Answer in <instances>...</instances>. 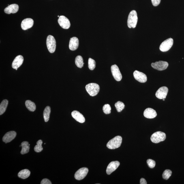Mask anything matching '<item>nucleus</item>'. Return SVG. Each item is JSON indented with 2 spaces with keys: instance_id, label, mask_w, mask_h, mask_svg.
<instances>
[{
  "instance_id": "bb28decb",
  "label": "nucleus",
  "mask_w": 184,
  "mask_h": 184,
  "mask_svg": "<svg viewBox=\"0 0 184 184\" xmlns=\"http://www.w3.org/2000/svg\"><path fill=\"white\" fill-rule=\"evenodd\" d=\"M43 143L42 141L39 140L37 142V145L34 147V151L37 153H40L42 151L43 149L42 145Z\"/></svg>"
},
{
  "instance_id": "f03ea898",
  "label": "nucleus",
  "mask_w": 184,
  "mask_h": 184,
  "mask_svg": "<svg viewBox=\"0 0 184 184\" xmlns=\"http://www.w3.org/2000/svg\"><path fill=\"white\" fill-rule=\"evenodd\" d=\"M138 18L136 11L132 10L129 13V15L128 19H127V26L128 27L131 28H135L138 22Z\"/></svg>"
},
{
  "instance_id": "473e14b6",
  "label": "nucleus",
  "mask_w": 184,
  "mask_h": 184,
  "mask_svg": "<svg viewBox=\"0 0 184 184\" xmlns=\"http://www.w3.org/2000/svg\"><path fill=\"white\" fill-rule=\"evenodd\" d=\"M161 0H151L152 4L154 6H157L161 2Z\"/></svg>"
},
{
  "instance_id": "9b49d317",
  "label": "nucleus",
  "mask_w": 184,
  "mask_h": 184,
  "mask_svg": "<svg viewBox=\"0 0 184 184\" xmlns=\"http://www.w3.org/2000/svg\"><path fill=\"white\" fill-rule=\"evenodd\" d=\"M168 91V87L166 86H163L157 90L155 93L156 97L159 99H166Z\"/></svg>"
},
{
  "instance_id": "7ed1b4c3",
  "label": "nucleus",
  "mask_w": 184,
  "mask_h": 184,
  "mask_svg": "<svg viewBox=\"0 0 184 184\" xmlns=\"http://www.w3.org/2000/svg\"><path fill=\"white\" fill-rule=\"evenodd\" d=\"M85 88L88 93L92 97L97 95L100 89L99 85L94 83L88 84L86 85Z\"/></svg>"
},
{
  "instance_id": "cd10ccee",
  "label": "nucleus",
  "mask_w": 184,
  "mask_h": 184,
  "mask_svg": "<svg viewBox=\"0 0 184 184\" xmlns=\"http://www.w3.org/2000/svg\"><path fill=\"white\" fill-rule=\"evenodd\" d=\"M114 106H115L116 110L118 112H121L125 107V104L123 102L119 101L116 102L114 105Z\"/></svg>"
},
{
  "instance_id": "b1692460",
  "label": "nucleus",
  "mask_w": 184,
  "mask_h": 184,
  "mask_svg": "<svg viewBox=\"0 0 184 184\" xmlns=\"http://www.w3.org/2000/svg\"><path fill=\"white\" fill-rule=\"evenodd\" d=\"M8 101L4 99L0 104V115H1L5 112L8 105Z\"/></svg>"
},
{
  "instance_id": "4c0bfd02",
  "label": "nucleus",
  "mask_w": 184,
  "mask_h": 184,
  "mask_svg": "<svg viewBox=\"0 0 184 184\" xmlns=\"http://www.w3.org/2000/svg\"><path fill=\"white\" fill-rule=\"evenodd\" d=\"M58 17H59V16H58Z\"/></svg>"
},
{
  "instance_id": "20e7f679",
  "label": "nucleus",
  "mask_w": 184,
  "mask_h": 184,
  "mask_svg": "<svg viewBox=\"0 0 184 184\" xmlns=\"http://www.w3.org/2000/svg\"><path fill=\"white\" fill-rule=\"evenodd\" d=\"M166 138V134L164 132L158 131L152 134L151 139L153 143L157 144L163 141Z\"/></svg>"
},
{
  "instance_id": "e433bc0d",
  "label": "nucleus",
  "mask_w": 184,
  "mask_h": 184,
  "mask_svg": "<svg viewBox=\"0 0 184 184\" xmlns=\"http://www.w3.org/2000/svg\"><path fill=\"white\" fill-rule=\"evenodd\" d=\"M16 69V70H17L18 69Z\"/></svg>"
},
{
  "instance_id": "a211bd4d",
  "label": "nucleus",
  "mask_w": 184,
  "mask_h": 184,
  "mask_svg": "<svg viewBox=\"0 0 184 184\" xmlns=\"http://www.w3.org/2000/svg\"><path fill=\"white\" fill-rule=\"evenodd\" d=\"M24 58L22 55H18L15 58L12 63V67L14 69H18L23 63Z\"/></svg>"
},
{
  "instance_id": "c9c22d12",
  "label": "nucleus",
  "mask_w": 184,
  "mask_h": 184,
  "mask_svg": "<svg viewBox=\"0 0 184 184\" xmlns=\"http://www.w3.org/2000/svg\"><path fill=\"white\" fill-rule=\"evenodd\" d=\"M165 99H163V101H165Z\"/></svg>"
},
{
  "instance_id": "4be33fe9",
  "label": "nucleus",
  "mask_w": 184,
  "mask_h": 184,
  "mask_svg": "<svg viewBox=\"0 0 184 184\" xmlns=\"http://www.w3.org/2000/svg\"><path fill=\"white\" fill-rule=\"evenodd\" d=\"M31 174V172L29 170L25 169L22 170L18 174L19 177L22 178V179H25L29 177Z\"/></svg>"
},
{
  "instance_id": "9d476101",
  "label": "nucleus",
  "mask_w": 184,
  "mask_h": 184,
  "mask_svg": "<svg viewBox=\"0 0 184 184\" xmlns=\"http://www.w3.org/2000/svg\"><path fill=\"white\" fill-rule=\"evenodd\" d=\"M58 22L61 27L65 29H68L70 27V22L66 17L61 16H59Z\"/></svg>"
},
{
  "instance_id": "6e6552de",
  "label": "nucleus",
  "mask_w": 184,
  "mask_h": 184,
  "mask_svg": "<svg viewBox=\"0 0 184 184\" xmlns=\"http://www.w3.org/2000/svg\"><path fill=\"white\" fill-rule=\"evenodd\" d=\"M89 172V169L86 168H83L80 169L75 174V179L78 181H80L85 178Z\"/></svg>"
},
{
  "instance_id": "2f4dec72",
  "label": "nucleus",
  "mask_w": 184,
  "mask_h": 184,
  "mask_svg": "<svg viewBox=\"0 0 184 184\" xmlns=\"http://www.w3.org/2000/svg\"><path fill=\"white\" fill-rule=\"evenodd\" d=\"M147 164L148 166L150 168H155V162L154 160L153 159H147Z\"/></svg>"
},
{
  "instance_id": "2eb2a0df",
  "label": "nucleus",
  "mask_w": 184,
  "mask_h": 184,
  "mask_svg": "<svg viewBox=\"0 0 184 184\" xmlns=\"http://www.w3.org/2000/svg\"><path fill=\"white\" fill-rule=\"evenodd\" d=\"M16 136V133L14 131H11L7 132L3 136V140L5 143L10 142L14 139Z\"/></svg>"
},
{
  "instance_id": "c756f323",
  "label": "nucleus",
  "mask_w": 184,
  "mask_h": 184,
  "mask_svg": "<svg viewBox=\"0 0 184 184\" xmlns=\"http://www.w3.org/2000/svg\"><path fill=\"white\" fill-rule=\"evenodd\" d=\"M88 65H89V67L90 70H93L95 67V60L91 58H89V61H88Z\"/></svg>"
},
{
  "instance_id": "f257e3e1",
  "label": "nucleus",
  "mask_w": 184,
  "mask_h": 184,
  "mask_svg": "<svg viewBox=\"0 0 184 184\" xmlns=\"http://www.w3.org/2000/svg\"><path fill=\"white\" fill-rule=\"evenodd\" d=\"M122 142V138L121 136H115L108 142L106 145L107 147L111 149H116L121 146Z\"/></svg>"
},
{
  "instance_id": "c85d7f7f",
  "label": "nucleus",
  "mask_w": 184,
  "mask_h": 184,
  "mask_svg": "<svg viewBox=\"0 0 184 184\" xmlns=\"http://www.w3.org/2000/svg\"><path fill=\"white\" fill-rule=\"evenodd\" d=\"M172 171L170 170H166L164 171L162 174L163 179L168 180L172 175Z\"/></svg>"
},
{
  "instance_id": "5701e85b",
  "label": "nucleus",
  "mask_w": 184,
  "mask_h": 184,
  "mask_svg": "<svg viewBox=\"0 0 184 184\" xmlns=\"http://www.w3.org/2000/svg\"><path fill=\"white\" fill-rule=\"evenodd\" d=\"M25 105L26 108L30 111L34 112L36 109V106L35 103L29 100L26 101Z\"/></svg>"
},
{
  "instance_id": "f8f14e48",
  "label": "nucleus",
  "mask_w": 184,
  "mask_h": 184,
  "mask_svg": "<svg viewBox=\"0 0 184 184\" xmlns=\"http://www.w3.org/2000/svg\"><path fill=\"white\" fill-rule=\"evenodd\" d=\"M133 76L135 79L142 83H144L147 81V77L146 75L140 71H135L133 73Z\"/></svg>"
},
{
  "instance_id": "412c9836",
  "label": "nucleus",
  "mask_w": 184,
  "mask_h": 184,
  "mask_svg": "<svg viewBox=\"0 0 184 184\" xmlns=\"http://www.w3.org/2000/svg\"><path fill=\"white\" fill-rule=\"evenodd\" d=\"M29 144V142H27L24 141L22 142L21 144L22 149L20 151L21 154L24 155L29 153L30 148Z\"/></svg>"
},
{
  "instance_id": "f704fd0d",
  "label": "nucleus",
  "mask_w": 184,
  "mask_h": 184,
  "mask_svg": "<svg viewBox=\"0 0 184 184\" xmlns=\"http://www.w3.org/2000/svg\"><path fill=\"white\" fill-rule=\"evenodd\" d=\"M140 184H147V183L145 179L143 178H142L140 180Z\"/></svg>"
},
{
  "instance_id": "6ab92c4d",
  "label": "nucleus",
  "mask_w": 184,
  "mask_h": 184,
  "mask_svg": "<svg viewBox=\"0 0 184 184\" xmlns=\"http://www.w3.org/2000/svg\"><path fill=\"white\" fill-rule=\"evenodd\" d=\"M71 115L76 121L80 123H83L85 122V118L83 115L78 111L74 110L73 111Z\"/></svg>"
},
{
  "instance_id": "aec40b11",
  "label": "nucleus",
  "mask_w": 184,
  "mask_h": 184,
  "mask_svg": "<svg viewBox=\"0 0 184 184\" xmlns=\"http://www.w3.org/2000/svg\"><path fill=\"white\" fill-rule=\"evenodd\" d=\"M79 46V40L77 37H73L70 39L69 42V48L71 50H76L77 49Z\"/></svg>"
},
{
  "instance_id": "423d86ee",
  "label": "nucleus",
  "mask_w": 184,
  "mask_h": 184,
  "mask_svg": "<svg viewBox=\"0 0 184 184\" xmlns=\"http://www.w3.org/2000/svg\"><path fill=\"white\" fill-rule=\"evenodd\" d=\"M174 41L173 39L171 38H168L161 44L159 46V50L163 52H166L168 51L173 44Z\"/></svg>"
},
{
  "instance_id": "72a5a7b5",
  "label": "nucleus",
  "mask_w": 184,
  "mask_h": 184,
  "mask_svg": "<svg viewBox=\"0 0 184 184\" xmlns=\"http://www.w3.org/2000/svg\"><path fill=\"white\" fill-rule=\"evenodd\" d=\"M41 184H52L51 182L47 179H43L41 183Z\"/></svg>"
},
{
  "instance_id": "f3484780",
  "label": "nucleus",
  "mask_w": 184,
  "mask_h": 184,
  "mask_svg": "<svg viewBox=\"0 0 184 184\" xmlns=\"http://www.w3.org/2000/svg\"><path fill=\"white\" fill-rule=\"evenodd\" d=\"M19 6L16 4H13L8 5L4 9V12L5 14H15L18 10Z\"/></svg>"
},
{
  "instance_id": "0eeeda50",
  "label": "nucleus",
  "mask_w": 184,
  "mask_h": 184,
  "mask_svg": "<svg viewBox=\"0 0 184 184\" xmlns=\"http://www.w3.org/2000/svg\"><path fill=\"white\" fill-rule=\"evenodd\" d=\"M151 66L153 68L159 71L166 70L168 66V63L166 61H159L152 63Z\"/></svg>"
},
{
  "instance_id": "7c9ffc66",
  "label": "nucleus",
  "mask_w": 184,
  "mask_h": 184,
  "mask_svg": "<svg viewBox=\"0 0 184 184\" xmlns=\"http://www.w3.org/2000/svg\"><path fill=\"white\" fill-rule=\"evenodd\" d=\"M103 110L105 114H109L111 113V108L109 104H106L103 106Z\"/></svg>"
},
{
  "instance_id": "1a4fd4ad",
  "label": "nucleus",
  "mask_w": 184,
  "mask_h": 184,
  "mask_svg": "<svg viewBox=\"0 0 184 184\" xmlns=\"http://www.w3.org/2000/svg\"><path fill=\"white\" fill-rule=\"evenodd\" d=\"M111 70L114 79L117 81H121L122 78V76L117 65H112L111 67Z\"/></svg>"
},
{
  "instance_id": "dca6fc26",
  "label": "nucleus",
  "mask_w": 184,
  "mask_h": 184,
  "mask_svg": "<svg viewBox=\"0 0 184 184\" xmlns=\"http://www.w3.org/2000/svg\"><path fill=\"white\" fill-rule=\"evenodd\" d=\"M144 117L148 119H153L156 117L157 113L153 109L148 108L144 110Z\"/></svg>"
},
{
  "instance_id": "a878e982",
  "label": "nucleus",
  "mask_w": 184,
  "mask_h": 184,
  "mask_svg": "<svg viewBox=\"0 0 184 184\" xmlns=\"http://www.w3.org/2000/svg\"><path fill=\"white\" fill-rule=\"evenodd\" d=\"M75 63L76 66L79 68H81L83 67V59L81 56L78 55L77 56L75 59Z\"/></svg>"
},
{
  "instance_id": "39448f33",
  "label": "nucleus",
  "mask_w": 184,
  "mask_h": 184,
  "mask_svg": "<svg viewBox=\"0 0 184 184\" xmlns=\"http://www.w3.org/2000/svg\"><path fill=\"white\" fill-rule=\"evenodd\" d=\"M46 46L48 51L52 53L55 52L56 48V41L54 37L52 35H49L46 39Z\"/></svg>"
},
{
  "instance_id": "393cba45",
  "label": "nucleus",
  "mask_w": 184,
  "mask_h": 184,
  "mask_svg": "<svg viewBox=\"0 0 184 184\" xmlns=\"http://www.w3.org/2000/svg\"><path fill=\"white\" fill-rule=\"evenodd\" d=\"M50 112L51 110L50 106H47L45 108L44 112V118L45 122H47L49 120Z\"/></svg>"
},
{
  "instance_id": "4468645a",
  "label": "nucleus",
  "mask_w": 184,
  "mask_h": 184,
  "mask_svg": "<svg viewBox=\"0 0 184 184\" xmlns=\"http://www.w3.org/2000/svg\"><path fill=\"white\" fill-rule=\"evenodd\" d=\"M120 163L118 161H112L108 165L106 169V173L108 174H110L115 171L119 166Z\"/></svg>"
},
{
  "instance_id": "ddd939ff",
  "label": "nucleus",
  "mask_w": 184,
  "mask_h": 184,
  "mask_svg": "<svg viewBox=\"0 0 184 184\" xmlns=\"http://www.w3.org/2000/svg\"><path fill=\"white\" fill-rule=\"evenodd\" d=\"M34 21L32 19L27 18L22 20L21 26L22 29L23 30H26L30 29L33 27Z\"/></svg>"
}]
</instances>
